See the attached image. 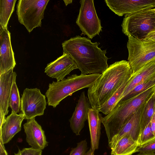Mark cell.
<instances>
[{
  "instance_id": "cell-10",
  "label": "cell",
  "mask_w": 155,
  "mask_h": 155,
  "mask_svg": "<svg viewBox=\"0 0 155 155\" xmlns=\"http://www.w3.org/2000/svg\"><path fill=\"white\" fill-rule=\"evenodd\" d=\"M105 2L112 11L120 16L155 8V0H105Z\"/></svg>"
},
{
  "instance_id": "cell-29",
  "label": "cell",
  "mask_w": 155,
  "mask_h": 155,
  "mask_svg": "<svg viewBox=\"0 0 155 155\" xmlns=\"http://www.w3.org/2000/svg\"><path fill=\"white\" fill-rule=\"evenodd\" d=\"M42 150L31 147L24 148L22 150L19 149L17 153L15 155H41Z\"/></svg>"
},
{
  "instance_id": "cell-36",
  "label": "cell",
  "mask_w": 155,
  "mask_h": 155,
  "mask_svg": "<svg viewBox=\"0 0 155 155\" xmlns=\"http://www.w3.org/2000/svg\"><path fill=\"white\" fill-rule=\"evenodd\" d=\"M66 6L68 4L71 3L72 2V0H64Z\"/></svg>"
},
{
  "instance_id": "cell-6",
  "label": "cell",
  "mask_w": 155,
  "mask_h": 155,
  "mask_svg": "<svg viewBox=\"0 0 155 155\" xmlns=\"http://www.w3.org/2000/svg\"><path fill=\"white\" fill-rule=\"evenodd\" d=\"M49 0H19L16 6L19 22L29 32L41 26V20Z\"/></svg>"
},
{
  "instance_id": "cell-3",
  "label": "cell",
  "mask_w": 155,
  "mask_h": 155,
  "mask_svg": "<svg viewBox=\"0 0 155 155\" xmlns=\"http://www.w3.org/2000/svg\"><path fill=\"white\" fill-rule=\"evenodd\" d=\"M154 86L130 98L120 102L113 110L102 119L110 143L127 120L152 94Z\"/></svg>"
},
{
  "instance_id": "cell-8",
  "label": "cell",
  "mask_w": 155,
  "mask_h": 155,
  "mask_svg": "<svg viewBox=\"0 0 155 155\" xmlns=\"http://www.w3.org/2000/svg\"><path fill=\"white\" fill-rule=\"evenodd\" d=\"M81 7L76 23L81 31V35H87L90 39L99 34L102 27L93 0H81Z\"/></svg>"
},
{
  "instance_id": "cell-14",
  "label": "cell",
  "mask_w": 155,
  "mask_h": 155,
  "mask_svg": "<svg viewBox=\"0 0 155 155\" xmlns=\"http://www.w3.org/2000/svg\"><path fill=\"white\" fill-rule=\"evenodd\" d=\"M23 126L26 141L31 147L42 150L48 145L44 131L35 118L27 120Z\"/></svg>"
},
{
  "instance_id": "cell-35",
  "label": "cell",
  "mask_w": 155,
  "mask_h": 155,
  "mask_svg": "<svg viewBox=\"0 0 155 155\" xmlns=\"http://www.w3.org/2000/svg\"><path fill=\"white\" fill-rule=\"evenodd\" d=\"M136 155H155V153H140Z\"/></svg>"
},
{
  "instance_id": "cell-16",
  "label": "cell",
  "mask_w": 155,
  "mask_h": 155,
  "mask_svg": "<svg viewBox=\"0 0 155 155\" xmlns=\"http://www.w3.org/2000/svg\"><path fill=\"white\" fill-rule=\"evenodd\" d=\"M24 119L25 117L22 113L17 114L12 111L6 118L5 122L0 128V139L4 144L8 142L21 130Z\"/></svg>"
},
{
  "instance_id": "cell-27",
  "label": "cell",
  "mask_w": 155,
  "mask_h": 155,
  "mask_svg": "<svg viewBox=\"0 0 155 155\" xmlns=\"http://www.w3.org/2000/svg\"><path fill=\"white\" fill-rule=\"evenodd\" d=\"M155 153V138L138 147L136 152Z\"/></svg>"
},
{
  "instance_id": "cell-13",
  "label": "cell",
  "mask_w": 155,
  "mask_h": 155,
  "mask_svg": "<svg viewBox=\"0 0 155 155\" xmlns=\"http://www.w3.org/2000/svg\"><path fill=\"white\" fill-rule=\"evenodd\" d=\"M91 107L88 97L84 92H82L79 97L72 116L69 120L71 128L76 135H80L85 121L87 120L89 110Z\"/></svg>"
},
{
  "instance_id": "cell-34",
  "label": "cell",
  "mask_w": 155,
  "mask_h": 155,
  "mask_svg": "<svg viewBox=\"0 0 155 155\" xmlns=\"http://www.w3.org/2000/svg\"><path fill=\"white\" fill-rule=\"evenodd\" d=\"M85 155H94V152L90 148L89 150L86 152Z\"/></svg>"
},
{
  "instance_id": "cell-7",
  "label": "cell",
  "mask_w": 155,
  "mask_h": 155,
  "mask_svg": "<svg viewBox=\"0 0 155 155\" xmlns=\"http://www.w3.org/2000/svg\"><path fill=\"white\" fill-rule=\"evenodd\" d=\"M128 37V61L132 74H133L147 64L155 60V41H147L132 36Z\"/></svg>"
},
{
  "instance_id": "cell-15",
  "label": "cell",
  "mask_w": 155,
  "mask_h": 155,
  "mask_svg": "<svg viewBox=\"0 0 155 155\" xmlns=\"http://www.w3.org/2000/svg\"><path fill=\"white\" fill-rule=\"evenodd\" d=\"M141 106L132 115L123 125L120 129L108 143L111 148L124 135H129L135 141L138 142L140 132V115Z\"/></svg>"
},
{
  "instance_id": "cell-1",
  "label": "cell",
  "mask_w": 155,
  "mask_h": 155,
  "mask_svg": "<svg viewBox=\"0 0 155 155\" xmlns=\"http://www.w3.org/2000/svg\"><path fill=\"white\" fill-rule=\"evenodd\" d=\"M99 42H92L90 39L76 36L62 44L63 54L73 59L81 75L102 74L108 67L109 59L106 50L98 47Z\"/></svg>"
},
{
  "instance_id": "cell-23",
  "label": "cell",
  "mask_w": 155,
  "mask_h": 155,
  "mask_svg": "<svg viewBox=\"0 0 155 155\" xmlns=\"http://www.w3.org/2000/svg\"><path fill=\"white\" fill-rule=\"evenodd\" d=\"M16 0H0V26L8 29L10 17L15 10Z\"/></svg>"
},
{
  "instance_id": "cell-12",
  "label": "cell",
  "mask_w": 155,
  "mask_h": 155,
  "mask_svg": "<svg viewBox=\"0 0 155 155\" xmlns=\"http://www.w3.org/2000/svg\"><path fill=\"white\" fill-rule=\"evenodd\" d=\"M78 68L72 58L68 54H63L47 64L45 73L49 77L55 78L57 81L63 80L73 70Z\"/></svg>"
},
{
  "instance_id": "cell-31",
  "label": "cell",
  "mask_w": 155,
  "mask_h": 155,
  "mask_svg": "<svg viewBox=\"0 0 155 155\" xmlns=\"http://www.w3.org/2000/svg\"><path fill=\"white\" fill-rule=\"evenodd\" d=\"M150 123L153 132L155 135V109Z\"/></svg>"
},
{
  "instance_id": "cell-21",
  "label": "cell",
  "mask_w": 155,
  "mask_h": 155,
  "mask_svg": "<svg viewBox=\"0 0 155 155\" xmlns=\"http://www.w3.org/2000/svg\"><path fill=\"white\" fill-rule=\"evenodd\" d=\"M132 74L125 79L108 100L101 107L97 110L99 112L107 115L115 107L120 101L124 91L130 80Z\"/></svg>"
},
{
  "instance_id": "cell-19",
  "label": "cell",
  "mask_w": 155,
  "mask_h": 155,
  "mask_svg": "<svg viewBox=\"0 0 155 155\" xmlns=\"http://www.w3.org/2000/svg\"><path fill=\"white\" fill-rule=\"evenodd\" d=\"M97 110L90 108L88 113V123L91 137V149L94 151L98 148L101 134V124L103 117Z\"/></svg>"
},
{
  "instance_id": "cell-5",
  "label": "cell",
  "mask_w": 155,
  "mask_h": 155,
  "mask_svg": "<svg viewBox=\"0 0 155 155\" xmlns=\"http://www.w3.org/2000/svg\"><path fill=\"white\" fill-rule=\"evenodd\" d=\"M121 25L125 35L143 40L155 29V14L148 9L125 15Z\"/></svg>"
},
{
  "instance_id": "cell-18",
  "label": "cell",
  "mask_w": 155,
  "mask_h": 155,
  "mask_svg": "<svg viewBox=\"0 0 155 155\" xmlns=\"http://www.w3.org/2000/svg\"><path fill=\"white\" fill-rule=\"evenodd\" d=\"M155 74V60H154L147 64L134 74H132L119 102L122 101L137 85Z\"/></svg>"
},
{
  "instance_id": "cell-37",
  "label": "cell",
  "mask_w": 155,
  "mask_h": 155,
  "mask_svg": "<svg viewBox=\"0 0 155 155\" xmlns=\"http://www.w3.org/2000/svg\"><path fill=\"white\" fill-rule=\"evenodd\" d=\"M153 92L154 95L155 97V86H154V87Z\"/></svg>"
},
{
  "instance_id": "cell-24",
  "label": "cell",
  "mask_w": 155,
  "mask_h": 155,
  "mask_svg": "<svg viewBox=\"0 0 155 155\" xmlns=\"http://www.w3.org/2000/svg\"><path fill=\"white\" fill-rule=\"evenodd\" d=\"M16 76L14 79L9 97V105L12 111L17 114L19 112L21 108V99L16 83Z\"/></svg>"
},
{
  "instance_id": "cell-9",
  "label": "cell",
  "mask_w": 155,
  "mask_h": 155,
  "mask_svg": "<svg viewBox=\"0 0 155 155\" xmlns=\"http://www.w3.org/2000/svg\"><path fill=\"white\" fill-rule=\"evenodd\" d=\"M46 97L37 88H26L21 98L20 110L25 119H30L42 115L46 108Z\"/></svg>"
},
{
  "instance_id": "cell-17",
  "label": "cell",
  "mask_w": 155,
  "mask_h": 155,
  "mask_svg": "<svg viewBox=\"0 0 155 155\" xmlns=\"http://www.w3.org/2000/svg\"><path fill=\"white\" fill-rule=\"evenodd\" d=\"M17 76L12 69L0 75V112L5 116L8 113L9 100L15 77Z\"/></svg>"
},
{
  "instance_id": "cell-28",
  "label": "cell",
  "mask_w": 155,
  "mask_h": 155,
  "mask_svg": "<svg viewBox=\"0 0 155 155\" xmlns=\"http://www.w3.org/2000/svg\"><path fill=\"white\" fill-rule=\"evenodd\" d=\"M87 149V143L86 140L77 143V146L71 149L69 155H85Z\"/></svg>"
},
{
  "instance_id": "cell-25",
  "label": "cell",
  "mask_w": 155,
  "mask_h": 155,
  "mask_svg": "<svg viewBox=\"0 0 155 155\" xmlns=\"http://www.w3.org/2000/svg\"><path fill=\"white\" fill-rule=\"evenodd\" d=\"M154 86L155 74L137 85L122 101L134 97Z\"/></svg>"
},
{
  "instance_id": "cell-22",
  "label": "cell",
  "mask_w": 155,
  "mask_h": 155,
  "mask_svg": "<svg viewBox=\"0 0 155 155\" xmlns=\"http://www.w3.org/2000/svg\"><path fill=\"white\" fill-rule=\"evenodd\" d=\"M155 109V97L153 92L141 106L140 135L150 122Z\"/></svg>"
},
{
  "instance_id": "cell-26",
  "label": "cell",
  "mask_w": 155,
  "mask_h": 155,
  "mask_svg": "<svg viewBox=\"0 0 155 155\" xmlns=\"http://www.w3.org/2000/svg\"><path fill=\"white\" fill-rule=\"evenodd\" d=\"M155 138L150 122L140 135L138 142L140 146Z\"/></svg>"
},
{
  "instance_id": "cell-11",
  "label": "cell",
  "mask_w": 155,
  "mask_h": 155,
  "mask_svg": "<svg viewBox=\"0 0 155 155\" xmlns=\"http://www.w3.org/2000/svg\"><path fill=\"white\" fill-rule=\"evenodd\" d=\"M16 64L10 32L0 26V75L13 69Z\"/></svg>"
},
{
  "instance_id": "cell-4",
  "label": "cell",
  "mask_w": 155,
  "mask_h": 155,
  "mask_svg": "<svg viewBox=\"0 0 155 155\" xmlns=\"http://www.w3.org/2000/svg\"><path fill=\"white\" fill-rule=\"evenodd\" d=\"M101 74H74L60 81H53L49 84L45 93L48 105L56 107L63 99L74 92L92 86Z\"/></svg>"
},
{
  "instance_id": "cell-20",
  "label": "cell",
  "mask_w": 155,
  "mask_h": 155,
  "mask_svg": "<svg viewBox=\"0 0 155 155\" xmlns=\"http://www.w3.org/2000/svg\"><path fill=\"white\" fill-rule=\"evenodd\" d=\"M139 145L129 135L119 139L110 149L111 155H131L136 153Z\"/></svg>"
},
{
  "instance_id": "cell-32",
  "label": "cell",
  "mask_w": 155,
  "mask_h": 155,
  "mask_svg": "<svg viewBox=\"0 0 155 155\" xmlns=\"http://www.w3.org/2000/svg\"><path fill=\"white\" fill-rule=\"evenodd\" d=\"M0 155H8V153L5 149L4 145V143H3L2 140L0 139Z\"/></svg>"
},
{
  "instance_id": "cell-33",
  "label": "cell",
  "mask_w": 155,
  "mask_h": 155,
  "mask_svg": "<svg viewBox=\"0 0 155 155\" xmlns=\"http://www.w3.org/2000/svg\"><path fill=\"white\" fill-rule=\"evenodd\" d=\"M0 126L1 128L5 121L6 118L5 116L0 112Z\"/></svg>"
},
{
  "instance_id": "cell-38",
  "label": "cell",
  "mask_w": 155,
  "mask_h": 155,
  "mask_svg": "<svg viewBox=\"0 0 155 155\" xmlns=\"http://www.w3.org/2000/svg\"><path fill=\"white\" fill-rule=\"evenodd\" d=\"M152 10L154 12L155 14V8L152 9Z\"/></svg>"
},
{
  "instance_id": "cell-2",
  "label": "cell",
  "mask_w": 155,
  "mask_h": 155,
  "mask_svg": "<svg viewBox=\"0 0 155 155\" xmlns=\"http://www.w3.org/2000/svg\"><path fill=\"white\" fill-rule=\"evenodd\" d=\"M132 73L129 63L126 60L110 65L88 89L87 96L91 107L97 110L101 107Z\"/></svg>"
},
{
  "instance_id": "cell-30",
  "label": "cell",
  "mask_w": 155,
  "mask_h": 155,
  "mask_svg": "<svg viewBox=\"0 0 155 155\" xmlns=\"http://www.w3.org/2000/svg\"><path fill=\"white\" fill-rule=\"evenodd\" d=\"M143 40L147 41H155V29L149 32Z\"/></svg>"
}]
</instances>
